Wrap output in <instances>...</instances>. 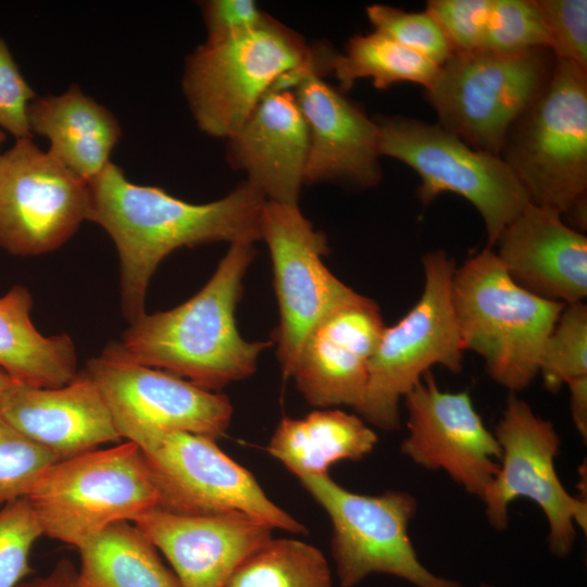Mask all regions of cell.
Returning a JSON list of instances; mask_svg holds the SVG:
<instances>
[{"instance_id": "cell-39", "label": "cell", "mask_w": 587, "mask_h": 587, "mask_svg": "<svg viewBox=\"0 0 587 587\" xmlns=\"http://www.w3.org/2000/svg\"><path fill=\"white\" fill-rule=\"evenodd\" d=\"M573 422L584 442L587 439V377L567 384Z\"/></svg>"}, {"instance_id": "cell-13", "label": "cell", "mask_w": 587, "mask_h": 587, "mask_svg": "<svg viewBox=\"0 0 587 587\" xmlns=\"http://www.w3.org/2000/svg\"><path fill=\"white\" fill-rule=\"evenodd\" d=\"M261 240L268 247L279 308L274 339L283 373L288 376L308 333L327 314L360 294L324 264L327 239L298 204L267 201L261 217Z\"/></svg>"}, {"instance_id": "cell-35", "label": "cell", "mask_w": 587, "mask_h": 587, "mask_svg": "<svg viewBox=\"0 0 587 587\" xmlns=\"http://www.w3.org/2000/svg\"><path fill=\"white\" fill-rule=\"evenodd\" d=\"M491 0H428L425 11L447 38L452 53L483 50Z\"/></svg>"}, {"instance_id": "cell-2", "label": "cell", "mask_w": 587, "mask_h": 587, "mask_svg": "<svg viewBox=\"0 0 587 587\" xmlns=\"http://www.w3.org/2000/svg\"><path fill=\"white\" fill-rule=\"evenodd\" d=\"M254 255L253 243H230L212 277L195 296L176 308L143 313L129 323L116 344L120 352L209 391L252 375L270 342L243 339L235 312Z\"/></svg>"}, {"instance_id": "cell-25", "label": "cell", "mask_w": 587, "mask_h": 587, "mask_svg": "<svg viewBox=\"0 0 587 587\" xmlns=\"http://www.w3.org/2000/svg\"><path fill=\"white\" fill-rule=\"evenodd\" d=\"M33 298L21 285L0 297V369L12 380L41 388L68 384L77 373L73 340L43 336L30 320Z\"/></svg>"}, {"instance_id": "cell-17", "label": "cell", "mask_w": 587, "mask_h": 587, "mask_svg": "<svg viewBox=\"0 0 587 587\" xmlns=\"http://www.w3.org/2000/svg\"><path fill=\"white\" fill-rule=\"evenodd\" d=\"M384 328L378 305L359 295L308 333L288 377L311 405L357 409Z\"/></svg>"}, {"instance_id": "cell-26", "label": "cell", "mask_w": 587, "mask_h": 587, "mask_svg": "<svg viewBox=\"0 0 587 587\" xmlns=\"http://www.w3.org/2000/svg\"><path fill=\"white\" fill-rule=\"evenodd\" d=\"M77 550L84 587H180L159 550L133 522L111 524Z\"/></svg>"}, {"instance_id": "cell-32", "label": "cell", "mask_w": 587, "mask_h": 587, "mask_svg": "<svg viewBox=\"0 0 587 587\" xmlns=\"http://www.w3.org/2000/svg\"><path fill=\"white\" fill-rule=\"evenodd\" d=\"M366 15L375 32L441 65L452 49L435 20L426 12H408L386 4H372Z\"/></svg>"}, {"instance_id": "cell-7", "label": "cell", "mask_w": 587, "mask_h": 587, "mask_svg": "<svg viewBox=\"0 0 587 587\" xmlns=\"http://www.w3.org/2000/svg\"><path fill=\"white\" fill-rule=\"evenodd\" d=\"M422 265V295L395 325L385 326L355 409L366 423L384 430L400 427L401 399L432 366L452 373L463 370L464 350L452 302L454 262L439 249L425 254Z\"/></svg>"}, {"instance_id": "cell-14", "label": "cell", "mask_w": 587, "mask_h": 587, "mask_svg": "<svg viewBox=\"0 0 587 587\" xmlns=\"http://www.w3.org/2000/svg\"><path fill=\"white\" fill-rule=\"evenodd\" d=\"M87 182L32 139L0 155V247L22 257L61 247L87 220Z\"/></svg>"}, {"instance_id": "cell-33", "label": "cell", "mask_w": 587, "mask_h": 587, "mask_svg": "<svg viewBox=\"0 0 587 587\" xmlns=\"http://www.w3.org/2000/svg\"><path fill=\"white\" fill-rule=\"evenodd\" d=\"M41 536V525L26 497L0 507V587H16L33 573L29 553Z\"/></svg>"}, {"instance_id": "cell-36", "label": "cell", "mask_w": 587, "mask_h": 587, "mask_svg": "<svg viewBox=\"0 0 587 587\" xmlns=\"http://www.w3.org/2000/svg\"><path fill=\"white\" fill-rule=\"evenodd\" d=\"M36 93L21 74L7 43L0 38V128L16 140L32 139L28 105Z\"/></svg>"}, {"instance_id": "cell-18", "label": "cell", "mask_w": 587, "mask_h": 587, "mask_svg": "<svg viewBox=\"0 0 587 587\" xmlns=\"http://www.w3.org/2000/svg\"><path fill=\"white\" fill-rule=\"evenodd\" d=\"M133 523L170 562L180 587H224L235 567L274 529L239 511L184 515L154 508Z\"/></svg>"}, {"instance_id": "cell-12", "label": "cell", "mask_w": 587, "mask_h": 587, "mask_svg": "<svg viewBox=\"0 0 587 587\" xmlns=\"http://www.w3.org/2000/svg\"><path fill=\"white\" fill-rule=\"evenodd\" d=\"M494 435L501 455L499 470L480 498L487 522L496 530H505L510 503L527 498L546 516L549 551L566 558L575 544L576 527L587 529V501L572 496L558 476L554 461L561 439L557 429L511 394Z\"/></svg>"}, {"instance_id": "cell-28", "label": "cell", "mask_w": 587, "mask_h": 587, "mask_svg": "<svg viewBox=\"0 0 587 587\" xmlns=\"http://www.w3.org/2000/svg\"><path fill=\"white\" fill-rule=\"evenodd\" d=\"M224 587H333V580L315 546L271 537L235 567Z\"/></svg>"}, {"instance_id": "cell-42", "label": "cell", "mask_w": 587, "mask_h": 587, "mask_svg": "<svg viewBox=\"0 0 587 587\" xmlns=\"http://www.w3.org/2000/svg\"><path fill=\"white\" fill-rule=\"evenodd\" d=\"M479 587H494V586L487 583H480Z\"/></svg>"}, {"instance_id": "cell-27", "label": "cell", "mask_w": 587, "mask_h": 587, "mask_svg": "<svg viewBox=\"0 0 587 587\" xmlns=\"http://www.w3.org/2000/svg\"><path fill=\"white\" fill-rule=\"evenodd\" d=\"M439 66L374 30L350 38L345 51L335 53L330 73L344 91L361 78H371L378 89L398 83L420 84L426 88L435 79Z\"/></svg>"}, {"instance_id": "cell-24", "label": "cell", "mask_w": 587, "mask_h": 587, "mask_svg": "<svg viewBox=\"0 0 587 587\" xmlns=\"http://www.w3.org/2000/svg\"><path fill=\"white\" fill-rule=\"evenodd\" d=\"M377 440L361 416L325 409L302 419L283 417L266 450L300 479L328 474V469L341 461L362 460Z\"/></svg>"}, {"instance_id": "cell-3", "label": "cell", "mask_w": 587, "mask_h": 587, "mask_svg": "<svg viewBox=\"0 0 587 587\" xmlns=\"http://www.w3.org/2000/svg\"><path fill=\"white\" fill-rule=\"evenodd\" d=\"M332 54L268 16L250 32L198 47L186 60L183 90L198 127L228 139L284 77L329 73Z\"/></svg>"}, {"instance_id": "cell-34", "label": "cell", "mask_w": 587, "mask_h": 587, "mask_svg": "<svg viewBox=\"0 0 587 587\" xmlns=\"http://www.w3.org/2000/svg\"><path fill=\"white\" fill-rule=\"evenodd\" d=\"M536 1L554 58L587 71V1Z\"/></svg>"}, {"instance_id": "cell-16", "label": "cell", "mask_w": 587, "mask_h": 587, "mask_svg": "<svg viewBox=\"0 0 587 587\" xmlns=\"http://www.w3.org/2000/svg\"><path fill=\"white\" fill-rule=\"evenodd\" d=\"M403 399L408 434L401 453L426 470L445 472L480 499L499 470L501 450L469 391L441 390L428 371Z\"/></svg>"}, {"instance_id": "cell-29", "label": "cell", "mask_w": 587, "mask_h": 587, "mask_svg": "<svg viewBox=\"0 0 587 587\" xmlns=\"http://www.w3.org/2000/svg\"><path fill=\"white\" fill-rule=\"evenodd\" d=\"M545 387L558 391L570 382L587 377V307L583 302L565 304L548 336L538 375Z\"/></svg>"}, {"instance_id": "cell-37", "label": "cell", "mask_w": 587, "mask_h": 587, "mask_svg": "<svg viewBox=\"0 0 587 587\" xmlns=\"http://www.w3.org/2000/svg\"><path fill=\"white\" fill-rule=\"evenodd\" d=\"M207 42L237 37L263 24L268 14L252 0H210L201 4Z\"/></svg>"}, {"instance_id": "cell-8", "label": "cell", "mask_w": 587, "mask_h": 587, "mask_svg": "<svg viewBox=\"0 0 587 587\" xmlns=\"http://www.w3.org/2000/svg\"><path fill=\"white\" fill-rule=\"evenodd\" d=\"M548 48L520 53L454 52L424 88L438 125L470 147L499 155L510 126L548 84Z\"/></svg>"}, {"instance_id": "cell-30", "label": "cell", "mask_w": 587, "mask_h": 587, "mask_svg": "<svg viewBox=\"0 0 587 587\" xmlns=\"http://www.w3.org/2000/svg\"><path fill=\"white\" fill-rule=\"evenodd\" d=\"M548 48L549 39L536 0H491L483 50L520 53Z\"/></svg>"}, {"instance_id": "cell-6", "label": "cell", "mask_w": 587, "mask_h": 587, "mask_svg": "<svg viewBox=\"0 0 587 587\" xmlns=\"http://www.w3.org/2000/svg\"><path fill=\"white\" fill-rule=\"evenodd\" d=\"M26 498L43 535L77 549L111 524L134 522L159 505L151 470L129 440L53 463Z\"/></svg>"}, {"instance_id": "cell-15", "label": "cell", "mask_w": 587, "mask_h": 587, "mask_svg": "<svg viewBox=\"0 0 587 587\" xmlns=\"http://www.w3.org/2000/svg\"><path fill=\"white\" fill-rule=\"evenodd\" d=\"M85 373L103 395L117 430L145 426L216 440L230 424L233 405L226 396L136 363L124 357L116 344L89 360Z\"/></svg>"}, {"instance_id": "cell-4", "label": "cell", "mask_w": 587, "mask_h": 587, "mask_svg": "<svg viewBox=\"0 0 587 587\" xmlns=\"http://www.w3.org/2000/svg\"><path fill=\"white\" fill-rule=\"evenodd\" d=\"M452 302L464 352L480 355L490 378L512 394L527 388L565 304L515 283L488 246L455 267Z\"/></svg>"}, {"instance_id": "cell-11", "label": "cell", "mask_w": 587, "mask_h": 587, "mask_svg": "<svg viewBox=\"0 0 587 587\" xmlns=\"http://www.w3.org/2000/svg\"><path fill=\"white\" fill-rule=\"evenodd\" d=\"M299 480L332 522V553L341 587H354L371 574L392 575L415 587H464L432 573L419 560L409 535L417 512L411 494H355L328 474Z\"/></svg>"}, {"instance_id": "cell-10", "label": "cell", "mask_w": 587, "mask_h": 587, "mask_svg": "<svg viewBox=\"0 0 587 587\" xmlns=\"http://www.w3.org/2000/svg\"><path fill=\"white\" fill-rule=\"evenodd\" d=\"M374 120L380 157L399 160L420 176L419 200L428 204L442 192L466 199L484 221L488 247H495L503 228L529 202L499 155L470 147L438 124L407 116Z\"/></svg>"}, {"instance_id": "cell-5", "label": "cell", "mask_w": 587, "mask_h": 587, "mask_svg": "<svg viewBox=\"0 0 587 587\" xmlns=\"http://www.w3.org/2000/svg\"><path fill=\"white\" fill-rule=\"evenodd\" d=\"M499 157L529 202L566 215L587 201V71L555 59L548 84L510 126Z\"/></svg>"}, {"instance_id": "cell-21", "label": "cell", "mask_w": 587, "mask_h": 587, "mask_svg": "<svg viewBox=\"0 0 587 587\" xmlns=\"http://www.w3.org/2000/svg\"><path fill=\"white\" fill-rule=\"evenodd\" d=\"M496 251L523 288L564 304L587 296V237L553 209L528 202L503 228Z\"/></svg>"}, {"instance_id": "cell-38", "label": "cell", "mask_w": 587, "mask_h": 587, "mask_svg": "<svg viewBox=\"0 0 587 587\" xmlns=\"http://www.w3.org/2000/svg\"><path fill=\"white\" fill-rule=\"evenodd\" d=\"M16 587H84L77 567L67 559L60 560L42 576L22 580Z\"/></svg>"}, {"instance_id": "cell-40", "label": "cell", "mask_w": 587, "mask_h": 587, "mask_svg": "<svg viewBox=\"0 0 587 587\" xmlns=\"http://www.w3.org/2000/svg\"><path fill=\"white\" fill-rule=\"evenodd\" d=\"M11 382V377L2 369H0V398Z\"/></svg>"}, {"instance_id": "cell-19", "label": "cell", "mask_w": 587, "mask_h": 587, "mask_svg": "<svg viewBox=\"0 0 587 587\" xmlns=\"http://www.w3.org/2000/svg\"><path fill=\"white\" fill-rule=\"evenodd\" d=\"M292 92L309 136L304 184L376 186L382 168L375 120L315 73L304 75Z\"/></svg>"}, {"instance_id": "cell-1", "label": "cell", "mask_w": 587, "mask_h": 587, "mask_svg": "<svg viewBox=\"0 0 587 587\" xmlns=\"http://www.w3.org/2000/svg\"><path fill=\"white\" fill-rule=\"evenodd\" d=\"M87 188V220L107 230L120 257L122 308L128 323L146 313L149 282L172 251L214 241L261 240L266 199L247 180L216 201L193 204L162 188L133 184L109 162Z\"/></svg>"}, {"instance_id": "cell-23", "label": "cell", "mask_w": 587, "mask_h": 587, "mask_svg": "<svg viewBox=\"0 0 587 587\" xmlns=\"http://www.w3.org/2000/svg\"><path fill=\"white\" fill-rule=\"evenodd\" d=\"M32 133L49 139V152L85 182L110 162L121 136L115 116L73 84L60 96L36 97L28 105Z\"/></svg>"}, {"instance_id": "cell-31", "label": "cell", "mask_w": 587, "mask_h": 587, "mask_svg": "<svg viewBox=\"0 0 587 587\" xmlns=\"http://www.w3.org/2000/svg\"><path fill=\"white\" fill-rule=\"evenodd\" d=\"M58 461L0 413V507L26 497L45 471Z\"/></svg>"}, {"instance_id": "cell-41", "label": "cell", "mask_w": 587, "mask_h": 587, "mask_svg": "<svg viewBox=\"0 0 587 587\" xmlns=\"http://www.w3.org/2000/svg\"><path fill=\"white\" fill-rule=\"evenodd\" d=\"M4 139H5V135L3 134V132L0 128V147H1V143L4 141ZM0 155H1V152H0Z\"/></svg>"}, {"instance_id": "cell-22", "label": "cell", "mask_w": 587, "mask_h": 587, "mask_svg": "<svg viewBox=\"0 0 587 587\" xmlns=\"http://www.w3.org/2000/svg\"><path fill=\"white\" fill-rule=\"evenodd\" d=\"M308 149L307 124L292 90L277 89L228 138L227 157L267 201L297 204Z\"/></svg>"}, {"instance_id": "cell-9", "label": "cell", "mask_w": 587, "mask_h": 587, "mask_svg": "<svg viewBox=\"0 0 587 587\" xmlns=\"http://www.w3.org/2000/svg\"><path fill=\"white\" fill-rule=\"evenodd\" d=\"M141 450L159 492L158 508L184 515L239 511L274 529L305 534L307 528L273 502L250 471L207 436L145 426L118 429Z\"/></svg>"}, {"instance_id": "cell-20", "label": "cell", "mask_w": 587, "mask_h": 587, "mask_svg": "<svg viewBox=\"0 0 587 587\" xmlns=\"http://www.w3.org/2000/svg\"><path fill=\"white\" fill-rule=\"evenodd\" d=\"M0 413L59 461L123 439L103 395L85 372L58 388L12 380L0 398Z\"/></svg>"}]
</instances>
